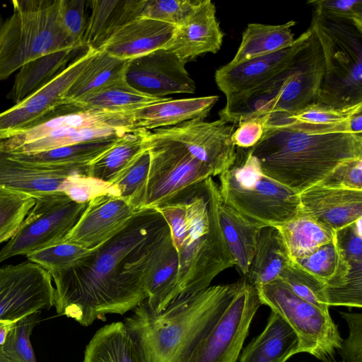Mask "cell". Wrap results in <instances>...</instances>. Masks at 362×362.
Returning a JSON list of instances; mask_svg holds the SVG:
<instances>
[{
	"mask_svg": "<svg viewBox=\"0 0 362 362\" xmlns=\"http://www.w3.org/2000/svg\"><path fill=\"white\" fill-rule=\"evenodd\" d=\"M21 228L0 250V263L62 242L75 226L87 203L78 204L57 191L37 195Z\"/></svg>",
	"mask_w": 362,
	"mask_h": 362,
	"instance_id": "cell-12",
	"label": "cell"
},
{
	"mask_svg": "<svg viewBox=\"0 0 362 362\" xmlns=\"http://www.w3.org/2000/svg\"><path fill=\"white\" fill-rule=\"evenodd\" d=\"M348 275L341 281L325 285V296L327 305L362 307V264H351Z\"/></svg>",
	"mask_w": 362,
	"mask_h": 362,
	"instance_id": "cell-43",
	"label": "cell"
},
{
	"mask_svg": "<svg viewBox=\"0 0 362 362\" xmlns=\"http://www.w3.org/2000/svg\"><path fill=\"white\" fill-rule=\"evenodd\" d=\"M149 162L147 146L122 169L110 182L116 188L120 197L129 202L132 195L141 187L146 177Z\"/></svg>",
	"mask_w": 362,
	"mask_h": 362,
	"instance_id": "cell-46",
	"label": "cell"
},
{
	"mask_svg": "<svg viewBox=\"0 0 362 362\" xmlns=\"http://www.w3.org/2000/svg\"><path fill=\"white\" fill-rule=\"evenodd\" d=\"M276 228L292 262L310 255L322 245L331 242L336 234L335 231L303 213Z\"/></svg>",
	"mask_w": 362,
	"mask_h": 362,
	"instance_id": "cell-35",
	"label": "cell"
},
{
	"mask_svg": "<svg viewBox=\"0 0 362 362\" xmlns=\"http://www.w3.org/2000/svg\"><path fill=\"white\" fill-rule=\"evenodd\" d=\"M2 139H0V141H1Z\"/></svg>",
	"mask_w": 362,
	"mask_h": 362,
	"instance_id": "cell-56",
	"label": "cell"
},
{
	"mask_svg": "<svg viewBox=\"0 0 362 362\" xmlns=\"http://www.w3.org/2000/svg\"><path fill=\"white\" fill-rule=\"evenodd\" d=\"M41 266L23 262L0 267V321L16 322L54 306V287Z\"/></svg>",
	"mask_w": 362,
	"mask_h": 362,
	"instance_id": "cell-13",
	"label": "cell"
},
{
	"mask_svg": "<svg viewBox=\"0 0 362 362\" xmlns=\"http://www.w3.org/2000/svg\"><path fill=\"white\" fill-rule=\"evenodd\" d=\"M269 116L258 117L238 124L231 139L235 147L250 148L255 146L263 135Z\"/></svg>",
	"mask_w": 362,
	"mask_h": 362,
	"instance_id": "cell-51",
	"label": "cell"
},
{
	"mask_svg": "<svg viewBox=\"0 0 362 362\" xmlns=\"http://www.w3.org/2000/svg\"><path fill=\"white\" fill-rule=\"evenodd\" d=\"M136 211L128 199L106 194L87 203L79 220L62 242L93 249L117 233Z\"/></svg>",
	"mask_w": 362,
	"mask_h": 362,
	"instance_id": "cell-19",
	"label": "cell"
},
{
	"mask_svg": "<svg viewBox=\"0 0 362 362\" xmlns=\"http://www.w3.org/2000/svg\"><path fill=\"white\" fill-rule=\"evenodd\" d=\"M322 185L362 190V158L341 165Z\"/></svg>",
	"mask_w": 362,
	"mask_h": 362,
	"instance_id": "cell-52",
	"label": "cell"
},
{
	"mask_svg": "<svg viewBox=\"0 0 362 362\" xmlns=\"http://www.w3.org/2000/svg\"><path fill=\"white\" fill-rule=\"evenodd\" d=\"M324 72L321 46L313 28L291 64L231 105L224 107L219 111L220 119L236 127L250 119L300 110L315 102Z\"/></svg>",
	"mask_w": 362,
	"mask_h": 362,
	"instance_id": "cell-5",
	"label": "cell"
},
{
	"mask_svg": "<svg viewBox=\"0 0 362 362\" xmlns=\"http://www.w3.org/2000/svg\"><path fill=\"white\" fill-rule=\"evenodd\" d=\"M235 128L220 119L210 122L197 119L155 129L150 132V136L180 143L216 176L235 159L236 147L231 139Z\"/></svg>",
	"mask_w": 362,
	"mask_h": 362,
	"instance_id": "cell-14",
	"label": "cell"
},
{
	"mask_svg": "<svg viewBox=\"0 0 362 362\" xmlns=\"http://www.w3.org/2000/svg\"><path fill=\"white\" fill-rule=\"evenodd\" d=\"M88 3L90 14L83 45L87 48L100 51L120 28L141 17L144 0H93Z\"/></svg>",
	"mask_w": 362,
	"mask_h": 362,
	"instance_id": "cell-24",
	"label": "cell"
},
{
	"mask_svg": "<svg viewBox=\"0 0 362 362\" xmlns=\"http://www.w3.org/2000/svg\"><path fill=\"white\" fill-rule=\"evenodd\" d=\"M215 201L223 236L235 266L244 276L254 257L257 238L263 226L226 205L221 199L218 185L215 189Z\"/></svg>",
	"mask_w": 362,
	"mask_h": 362,
	"instance_id": "cell-26",
	"label": "cell"
},
{
	"mask_svg": "<svg viewBox=\"0 0 362 362\" xmlns=\"http://www.w3.org/2000/svg\"><path fill=\"white\" fill-rule=\"evenodd\" d=\"M216 186L209 177L178 199L156 209L170 227L177 255L175 300L205 289L220 272L235 266L218 219Z\"/></svg>",
	"mask_w": 362,
	"mask_h": 362,
	"instance_id": "cell-3",
	"label": "cell"
},
{
	"mask_svg": "<svg viewBox=\"0 0 362 362\" xmlns=\"http://www.w3.org/2000/svg\"><path fill=\"white\" fill-rule=\"evenodd\" d=\"M296 24L295 21L280 25L249 23L236 54L227 64L236 65L291 47L296 40L291 28Z\"/></svg>",
	"mask_w": 362,
	"mask_h": 362,
	"instance_id": "cell-31",
	"label": "cell"
},
{
	"mask_svg": "<svg viewBox=\"0 0 362 362\" xmlns=\"http://www.w3.org/2000/svg\"><path fill=\"white\" fill-rule=\"evenodd\" d=\"M80 49L72 47L52 52L23 65L15 76L7 98L15 105L22 101L64 69Z\"/></svg>",
	"mask_w": 362,
	"mask_h": 362,
	"instance_id": "cell-30",
	"label": "cell"
},
{
	"mask_svg": "<svg viewBox=\"0 0 362 362\" xmlns=\"http://www.w3.org/2000/svg\"><path fill=\"white\" fill-rule=\"evenodd\" d=\"M261 304L269 306L296 332L297 353L306 352L324 362H332L343 339L329 313L296 295L281 279L255 288Z\"/></svg>",
	"mask_w": 362,
	"mask_h": 362,
	"instance_id": "cell-10",
	"label": "cell"
},
{
	"mask_svg": "<svg viewBox=\"0 0 362 362\" xmlns=\"http://www.w3.org/2000/svg\"><path fill=\"white\" fill-rule=\"evenodd\" d=\"M251 151L266 175L300 194L362 158V134L353 132L349 122L333 127L267 123Z\"/></svg>",
	"mask_w": 362,
	"mask_h": 362,
	"instance_id": "cell-2",
	"label": "cell"
},
{
	"mask_svg": "<svg viewBox=\"0 0 362 362\" xmlns=\"http://www.w3.org/2000/svg\"><path fill=\"white\" fill-rule=\"evenodd\" d=\"M86 3L87 1L83 0H60L59 4V18L62 28L68 37L81 47H84L83 37L88 22L86 14Z\"/></svg>",
	"mask_w": 362,
	"mask_h": 362,
	"instance_id": "cell-47",
	"label": "cell"
},
{
	"mask_svg": "<svg viewBox=\"0 0 362 362\" xmlns=\"http://www.w3.org/2000/svg\"><path fill=\"white\" fill-rule=\"evenodd\" d=\"M210 0H199L192 13L174 33L165 49L185 62L206 54L218 52L223 43L222 32Z\"/></svg>",
	"mask_w": 362,
	"mask_h": 362,
	"instance_id": "cell-22",
	"label": "cell"
},
{
	"mask_svg": "<svg viewBox=\"0 0 362 362\" xmlns=\"http://www.w3.org/2000/svg\"><path fill=\"white\" fill-rule=\"evenodd\" d=\"M175 26L153 19L139 17L116 32L100 50L123 60H130L164 49Z\"/></svg>",
	"mask_w": 362,
	"mask_h": 362,
	"instance_id": "cell-23",
	"label": "cell"
},
{
	"mask_svg": "<svg viewBox=\"0 0 362 362\" xmlns=\"http://www.w3.org/2000/svg\"><path fill=\"white\" fill-rule=\"evenodd\" d=\"M169 98H154L144 95L131 88L124 80H122L64 105L81 110L133 112Z\"/></svg>",
	"mask_w": 362,
	"mask_h": 362,
	"instance_id": "cell-33",
	"label": "cell"
},
{
	"mask_svg": "<svg viewBox=\"0 0 362 362\" xmlns=\"http://www.w3.org/2000/svg\"><path fill=\"white\" fill-rule=\"evenodd\" d=\"M313 32L311 25L284 49L236 65L225 64L215 72V81L226 98L225 107L264 84L292 63Z\"/></svg>",
	"mask_w": 362,
	"mask_h": 362,
	"instance_id": "cell-18",
	"label": "cell"
},
{
	"mask_svg": "<svg viewBox=\"0 0 362 362\" xmlns=\"http://www.w3.org/2000/svg\"><path fill=\"white\" fill-rule=\"evenodd\" d=\"M93 249L59 242L29 253L26 255V257L30 262L51 272L72 267L90 253Z\"/></svg>",
	"mask_w": 362,
	"mask_h": 362,
	"instance_id": "cell-42",
	"label": "cell"
},
{
	"mask_svg": "<svg viewBox=\"0 0 362 362\" xmlns=\"http://www.w3.org/2000/svg\"><path fill=\"white\" fill-rule=\"evenodd\" d=\"M0 362H10L4 354L2 346H0Z\"/></svg>",
	"mask_w": 362,
	"mask_h": 362,
	"instance_id": "cell-55",
	"label": "cell"
},
{
	"mask_svg": "<svg viewBox=\"0 0 362 362\" xmlns=\"http://www.w3.org/2000/svg\"><path fill=\"white\" fill-rule=\"evenodd\" d=\"M310 25L321 46L325 72L316 103L339 109L362 104V31L313 11Z\"/></svg>",
	"mask_w": 362,
	"mask_h": 362,
	"instance_id": "cell-8",
	"label": "cell"
},
{
	"mask_svg": "<svg viewBox=\"0 0 362 362\" xmlns=\"http://www.w3.org/2000/svg\"><path fill=\"white\" fill-rule=\"evenodd\" d=\"M313 11L346 21L362 31L361 0H309Z\"/></svg>",
	"mask_w": 362,
	"mask_h": 362,
	"instance_id": "cell-48",
	"label": "cell"
},
{
	"mask_svg": "<svg viewBox=\"0 0 362 362\" xmlns=\"http://www.w3.org/2000/svg\"><path fill=\"white\" fill-rule=\"evenodd\" d=\"M360 111H362V104L346 109H339L313 103L294 112L269 116L267 123L310 127L339 126L348 123Z\"/></svg>",
	"mask_w": 362,
	"mask_h": 362,
	"instance_id": "cell-37",
	"label": "cell"
},
{
	"mask_svg": "<svg viewBox=\"0 0 362 362\" xmlns=\"http://www.w3.org/2000/svg\"><path fill=\"white\" fill-rule=\"evenodd\" d=\"M185 63L175 53L160 49L128 60L124 81L135 90L154 98L194 93L195 83Z\"/></svg>",
	"mask_w": 362,
	"mask_h": 362,
	"instance_id": "cell-16",
	"label": "cell"
},
{
	"mask_svg": "<svg viewBox=\"0 0 362 362\" xmlns=\"http://www.w3.org/2000/svg\"><path fill=\"white\" fill-rule=\"evenodd\" d=\"M127 62L128 60L118 59L103 50L97 51L68 90L62 105L124 80Z\"/></svg>",
	"mask_w": 362,
	"mask_h": 362,
	"instance_id": "cell-32",
	"label": "cell"
},
{
	"mask_svg": "<svg viewBox=\"0 0 362 362\" xmlns=\"http://www.w3.org/2000/svg\"><path fill=\"white\" fill-rule=\"evenodd\" d=\"M83 362H145L124 322L100 328L87 344Z\"/></svg>",
	"mask_w": 362,
	"mask_h": 362,
	"instance_id": "cell-28",
	"label": "cell"
},
{
	"mask_svg": "<svg viewBox=\"0 0 362 362\" xmlns=\"http://www.w3.org/2000/svg\"><path fill=\"white\" fill-rule=\"evenodd\" d=\"M87 48L52 80L20 103L0 113V139L25 129L62 105L73 83L96 52Z\"/></svg>",
	"mask_w": 362,
	"mask_h": 362,
	"instance_id": "cell-15",
	"label": "cell"
},
{
	"mask_svg": "<svg viewBox=\"0 0 362 362\" xmlns=\"http://www.w3.org/2000/svg\"><path fill=\"white\" fill-rule=\"evenodd\" d=\"M278 278L298 297L323 311L329 312L324 292L325 284L294 262H289Z\"/></svg>",
	"mask_w": 362,
	"mask_h": 362,
	"instance_id": "cell-40",
	"label": "cell"
},
{
	"mask_svg": "<svg viewBox=\"0 0 362 362\" xmlns=\"http://www.w3.org/2000/svg\"><path fill=\"white\" fill-rule=\"evenodd\" d=\"M261 305L257 289L242 277L185 362H236Z\"/></svg>",
	"mask_w": 362,
	"mask_h": 362,
	"instance_id": "cell-11",
	"label": "cell"
},
{
	"mask_svg": "<svg viewBox=\"0 0 362 362\" xmlns=\"http://www.w3.org/2000/svg\"><path fill=\"white\" fill-rule=\"evenodd\" d=\"M173 245L170 227L157 209L137 211L78 262L49 272L57 313L87 327L105 315L133 310L146 300L148 278Z\"/></svg>",
	"mask_w": 362,
	"mask_h": 362,
	"instance_id": "cell-1",
	"label": "cell"
},
{
	"mask_svg": "<svg viewBox=\"0 0 362 362\" xmlns=\"http://www.w3.org/2000/svg\"><path fill=\"white\" fill-rule=\"evenodd\" d=\"M349 326V336L337 350L341 362H362V314L339 313Z\"/></svg>",
	"mask_w": 362,
	"mask_h": 362,
	"instance_id": "cell-49",
	"label": "cell"
},
{
	"mask_svg": "<svg viewBox=\"0 0 362 362\" xmlns=\"http://www.w3.org/2000/svg\"><path fill=\"white\" fill-rule=\"evenodd\" d=\"M288 252L276 227H263L259 234L255 253L245 278L257 288L276 279L291 262Z\"/></svg>",
	"mask_w": 362,
	"mask_h": 362,
	"instance_id": "cell-29",
	"label": "cell"
},
{
	"mask_svg": "<svg viewBox=\"0 0 362 362\" xmlns=\"http://www.w3.org/2000/svg\"><path fill=\"white\" fill-rule=\"evenodd\" d=\"M349 127L353 132L362 134V111L355 114L350 119Z\"/></svg>",
	"mask_w": 362,
	"mask_h": 362,
	"instance_id": "cell-53",
	"label": "cell"
},
{
	"mask_svg": "<svg viewBox=\"0 0 362 362\" xmlns=\"http://www.w3.org/2000/svg\"><path fill=\"white\" fill-rule=\"evenodd\" d=\"M294 262L327 286L343 280L351 267L340 253L335 238Z\"/></svg>",
	"mask_w": 362,
	"mask_h": 362,
	"instance_id": "cell-38",
	"label": "cell"
},
{
	"mask_svg": "<svg viewBox=\"0 0 362 362\" xmlns=\"http://www.w3.org/2000/svg\"><path fill=\"white\" fill-rule=\"evenodd\" d=\"M12 13L0 14V81L25 64L72 47L60 22V0H13Z\"/></svg>",
	"mask_w": 362,
	"mask_h": 362,
	"instance_id": "cell-6",
	"label": "cell"
},
{
	"mask_svg": "<svg viewBox=\"0 0 362 362\" xmlns=\"http://www.w3.org/2000/svg\"><path fill=\"white\" fill-rule=\"evenodd\" d=\"M88 165H46L11 158L0 150V187L37 195L62 191L66 179L74 175H88Z\"/></svg>",
	"mask_w": 362,
	"mask_h": 362,
	"instance_id": "cell-20",
	"label": "cell"
},
{
	"mask_svg": "<svg viewBox=\"0 0 362 362\" xmlns=\"http://www.w3.org/2000/svg\"><path fill=\"white\" fill-rule=\"evenodd\" d=\"M296 332L272 311L264 329L243 349L240 362H286L298 354Z\"/></svg>",
	"mask_w": 362,
	"mask_h": 362,
	"instance_id": "cell-27",
	"label": "cell"
},
{
	"mask_svg": "<svg viewBox=\"0 0 362 362\" xmlns=\"http://www.w3.org/2000/svg\"><path fill=\"white\" fill-rule=\"evenodd\" d=\"M16 322L0 321V346L4 345L10 330Z\"/></svg>",
	"mask_w": 362,
	"mask_h": 362,
	"instance_id": "cell-54",
	"label": "cell"
},
{
	"mask_svg": "<svg viewBox=\"0 0 362 362\" xmlns=\"http://www.w3.org/2000/svg\"><path fill=\"white\" fill-rule=\"evenodd\" d=\"M219 181L223 202L263 227H277L301 214L298 194L266 175L251 148L236 147L235 159Z\"/></svg>",
	"mask_w": 362,
	"mask_h": 362,
	"instance_id": "cell-7",
	"label": "cell"
},
{
	"mask_svg": "<svg viewBox=\"0 0 362 362\" xmlns=\"http://www.w3.org/2000/svg\"><path fill=\"white\" fill-rule=\"evenodd\" d=\"M362 218L336 231L335 239L343 257L350 264H362Z\"/></svg>",
	"mask_w": 362,
	"mask_h": 362,
	"instance_id": "cell-50",
	"label": "cell"
},
{
	"mask_svg": "<svg viewBox=\"0 0 362 362\" xmlns=\"http://www.w3.org/2000/svg\"><path fill=\"white\" fill-rule=\"evenodd\" d=\"M298 197L301 213L335 232L362 218V190L318 185Z\"/></svg>",
	"mask_w": 362,
	"mask_h": 362,
	"instance_id": "cell-21",
	"label": "cell"
},
{
	"mask_svg": "<svg viewBox=\"0 0 362 362\" xmlns=\"http://www.w3.org/2000/svg\"><path fill=\"white\" fill-rule=\"evenodd\" d=\"M132 112L81 110L62 105L25 129L0 141V150L13 151L61 129L108 127L133 131Z\"/></svg>",
	"mask_w": 362,
	"mask_h": 362,
	"instance_id": "cell-17",
	"label": "cell"
},
{
	"mask_svg": "<svg viewBox=\"0 0 362 362\" xmlns=\"http://www.w3.org/2000/svg\"><path fill=\"white\" fill-rule=\"evenodd\" d=\"M218 100V95L167 100L132 112L133 129L151 131L177 125L192 119H204Z\"/></svg>",
	"mask_w": 362,
	"mask_h": 362,
	"instance_id": "cell-25",
	"label": "cell"
},
{
	"mask_svg": "<svg viewBox=\"0 0 362 362\" xmlns=\"http://www.w3.org/2000/svg\"><path fill=\"white\" fill-rule=\"evenodd\" d=\"M121 136L82 142L34 153L6 152L11 158L46 165H89Z\"/></svg>",
	"mask_w": 362,
	"mask_h": 362,
	"instance_id": "cell-36",
	"label": "cell"
},
{
	"mask_svg": "<svg viewBox=\"0 0 362 362\" xmlns=\"http://www.w3.org/2000/svg\"><path fill=\"white\" fill-rule=\"evenodd\" d=\"M35 203L32 196L0 187V243L16 235Z\"/></svg>",
	"mask_w": 362,
	"mask_h": 362,
	"instance_id": "cell-39",
	"label": "cell"
},
{
	"mask_svg": "<svg viewBox=\"0 0 362 362\" xmlns=\"http://www.w3.org/2000/svg\"><path fill=\"white\" fill-rule=\"evenodd\" d=\"M150 132L135 129L124 134L89 164L88 175L111 182L122 169L147 148Z\"/></svg>",
	"mask_w": 362,
	"mask_h": 362,
	"instance_id": "cell-34",
	"label": "cell"
},
{
	"mask_svg": "<svg viewBox=\"0 0 362 362\" xmlns=\"http://www.w3.org/2000/svg\"><path fill=\"white\" fill-rule=\"evenodd\" d=\"M149 168L129 202L136 211L173 202L197 185L213 177L211 171L180 143L148 136Z\"/></svg>",
	"mask_w": 362,
	"mask_h": 362,
	"instance_id": "cell-9",
	"label": "cell"
},
{
	"mask_svg": "<svg viewBox=\"0 0 362 362\" xmlns=\"http://www.w3.org/2000/svg\"><path fill=\"white\" fill-rule=\"evenodd\" d=\"M332 362H333V361H332Z\"/></svg>",
	"mask_w": 362,
	"mask_h": 362,
	"instance_id": "cell-57",
	"label": "cell"
},
{
	"mask_svg": "<svg viewBox=\"0 0 362 362\" xmlns=\"http://www.w3.org/2000/svg\"><path fill=\"white\" fill-rule=\"evenodd\" d=\"M238 281L209 286L177 298L160 312L151 310L145 300L134 308L124 323L145 362H185Z\"/></svg>",
	"mask_w": 362,
	"mask_h": 362,
	"instance_id": "cell-4",
	"label": "cell"
},
{
	"mask_svg": "<svg viewBox=\"0 0 362 362\" xmlns=\"http://www.w3.org/2000/svg\"><path fill=\"white\" fill-rule=\"evenodd\" d=\"M40 313L25 316L17 321L10 330L2 346L10 362H37L30 337L40 321Z\"/></svg>",
	"mask_w": 362,
	"mask_h": 362,
	"instance_id": "cell-41",
	"label": "cell"
},
{
	"mask_svg": "<svg viewBox=\"0 0 362 362\" xmlns=\"http://www.w3.org/2000/svg\"><path fill=\"white\" fill-rule=\"evenodd\" d=\"M199 0H144L141 17L177 27L194 11Z\"/></svg>",
	"mask_w": 362,
	"mask_h": 362,
	"instance_id": "cell-44",
	"label": "cell"
},
{
	"mask_svg": "<svg viewBox=\"0 0 362 362\" xmlns=\"http://www.w3.org/2000/svg\"><path fill=\"white\" fill-rule=\"evenodd\" d=\"M61 192L78 204L88 203L91 199L106 194L119 196L111 183L86 175H74L69 177Z\"/></svg>",
	"mask_w": 362,
	"mask_h": 362,
	"instance_id": "cell-45",
	"label": "cell"
}]
</instances>
